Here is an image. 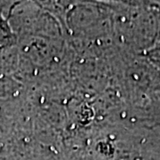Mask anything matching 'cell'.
Instances as JSON below:
<instances>
[{
  "instance_id": "obj_2",
  "label": "cell",
  "mask_w": 160,
  "mask_h": 160,
  "mask_svg": "<svg viewBox=\"0 0 160 160\" xmlns=\"http://www.w3.org/2000/svg\"><path fill=\"white\" fill-rule=\"evenodd\" d=\"M148 57L150 60V62L156 68L160 69V45L156 46V47L148 52Z\"/></svg>"
},
{
  "instance_id": "obj_1",
  "label": "cell",
  "mask_w": 160,
  "mask_h": 160,
  "mask_svg": "<svg viewBox=\"0 0 160 160\" xmlns=\"http://www.w3.org/2000/svg\"><path fill=\"white\" fill-rule=\"evenodd\" d=\"M18 4L19 3H14L11 6L10 12L6 17L2 14V11H0V52L11 48L17 43V36L12 29L9 21L12 12Z\"/></svg>"
}]
</instances>
